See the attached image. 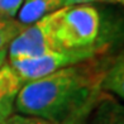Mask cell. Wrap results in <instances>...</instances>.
<instances>
[{"label":"cell","mask_w":124,"mask_h":124,"mask_svg":"<svg viewBox=\"0 0 124 124\" xmlns=\"http://www.w3.org/2000/svg\"><path fill=\"white\" fill-rule=\"evenodd\" d=\"M100 51L101 48L96 46L84 49H60L38 57L7 61L24 85L28 81L41 78L65 67L93 60Z\"/></svg>","instance_id":"obj_3"},{"label":"cell","mask_w":124,"mask_h":124,"mask_svg":"<svg viewBox=\"0 0 124 124\" xmlns=\"http://www.w3.org/2000/svg\"><path fill=\"white\" fill-rule=\"evenodd\" d=\"M99 32L100 14L90 4L62 7L57 10L54 39L61 49L94 47Z\"/></svg>","instance_id":"obj_2"},{"label":"cell","mask_w":124,"mask_h":124,"mask_svg":"<svg viewBox=\"0 0 124 124\" xmlns=\"http://www.w3.org/2000/svg\"><path fill=\"white\" fill-rule=\"evenodd\" d=\"M96 57L25 82L14 101L19 114L53 124H77L96 104L104 71Z\"/></svg>","instance_id":"obj_1"},{"label":"cell","mask_w":124,"mask_h":124,"mask_svg":"<svg viewBox=\"0 0 124 124\" xmlns=\"http://www.w3.org/2000/svg\"><path fill=\"white\" fill-rule=\"evenodd\" d=\"M65 0H23L18 10V20L23 25L33 24L43 16L63 7Z\"/></svg>","instance_id":"obj_6"},{"label":"cell","mask_w":124,"mask_h":124,"mask_svg":"<svg viewBox=\"0 0 124 124\" xmlns=\"http://www.w3.org/2000/svg\"><path fill=\"white\" fill-rule=\"evenodd\" d=\"M100 3H109V4L123 5V4H124V0H100Z\"/></svg>","instance_id":"obj_13"},{"label":"cell","mask_w":124,"mask_h":124,"mask_svg":"<svg viewBox=\"0 0 124 124\" xmlns=\"http://www.w3.org/2000/svg\"><path fill=\"white\" fill-rule=\"evenodd\" d=\"M1 124H53L46 119L32 115H24V114H12L7 120Z\"/></svg>","instance_id":"obj_9"},{"label":"cell","mask_w":124,"mask_h":124,"mask_svg":"<svg viewBox=\"0 0 124 124\" xmlns=\"http://www.w3.org/2000/svg\"><path fill=\"white\" fill-rule=\"evenodd\" d=\"M100 0H65L63 7H74V5H86L91 3H98Z\"/></svg>","instance_id":"obj_11"},{"label":"cell","mask_w":124,"mask_h":124,"mask_svg":"<svg viewBox=\"0 0 124 124\" xmlns=\"http://www.w3.org/2000/svg\"><path fill=\"white\" fill-rule=\"evenodd\" d=\"M23 0H0V16L15 18Z\"/></svg>","instance_id":"obj_10"},{"label":"cell","mask_w":124,"mask_h":124,"mask_svg":"<svg viewBox=\"0 0 124 124\" xmlns=\"http://www.w3.org/2000/svg\"><path fill=\"white\" fill-rule=\"evenodd\" d=\"M7 57H8V49L0 51V66H1L5 61H7Z\"/></svg>","instance_id":"obj_12"},{"label":"cell","mask_w":124,"mask_h":124,"mask_svg":"<svg viewBox=\"0 0 124 124\" xmlns=\"http://www.w3.org/2000/svg\"><path fill=\"white\" fill-rule=\"evenodd\" d=\"M101 90L115 94L119 98H124V61L123 56L118 57L104 71L101 78Z\"/></svg>","instance_id":"obj_7"},{"label":"cell","mask_w":124,"mask_h":124,"mask_svg":"<svg viewBox=\"0 0 124 124\" xmlns=\"http://www.w3.org/2000/svg\"><path fill=\"white\" fill-rule=\"evenodd\" d=\"M23 82L5 61L0 66V124L4 123L13 114L14 101Z\"/></svg>","instance_id":"obj_5"},{"label":"cell","mask_w":124,"mask_h":124,"mask_svg":"<svg viewBox=\"0 0 124 124\" xmlns=\"http://www.w3.org/2000/svg\"><path fill=\"white\" fill-rule=\"evenodd\" d=\"M109 124H123V120H116V122H113V123H109Z\"/></svg>","instance_id":"obj_14"},{"label":"cell","mask_w":124,"mask_h":124,"mask_svg":"<svg viewBox=\"0 0 124 124\" xmlns=\"http://www.w3.org/2000/svg\"><path fill=\"white\" fill-rule=\"evenodd\" d=\"M24 27L25 25L20 24L15 18L0 16V51L8 49L9 44Z\"/></svg>","instance_id":"obj_8"},{"label":"cell","mask_w":124,"mask_h":124,"mask_svg":"<svg viewBox=\"0 0 124 124\" xmlns=\"http://www.w3.org/2000/svg\"><path fill=\"white\" fill-rule=\"evenodd\" d=\"M57 10L43 16L33 24L25 25L9 44L8 61L32 58L60 51L54 39V24Z\"/></svg>","instance_id":"obj_4"}]
</instances>
